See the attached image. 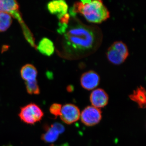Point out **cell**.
<instances>
[{
  "label": "cell",
  "instance_id": "cell-1",
  "mask_svg": "<svg viewBox=\"0 0 146 146\" xmlns=\"http://www.w3.org/2000/svg\"><path fill=\"white\" fill-rule=\"evenodd\" d=\"M65 48L69 52L80 53L94 48L96 36L90 27L78 25L72 27L65 33Z\"/></svg>",
  "mask_w": 146,
  "mask_h": 146
},
{
  "label": "cell",
  "instance_id": "cell-2",
  "mask_svg": "<svg viewBox=\"0 0 146 146\" xmlns=\"http://www.w3.org/2000/svg\"><path fill=\"white\" fill-rule=\"evenodd\" d=\"M71 14H82L88 22L101 23L110 17V13L106 7L100 0H84L75 3Z\"/></svg>",
  "mask_w": 146,
  "mask_h": 146
},
{
  "label": "cell",
  "instance_id": "cell-3",
  "mask_svg": "<svg viewBox=\"0 0 146 146\" xmlns=\"http://www.w3.org/2000/svg\"><path fill=\"white\" fill-rule=\"evenodd\" d=\"M129 55L127 47L121 41L114 42L108 48L107 52L108 59L112 64L119 65L123 63Z\"/></svg>",
  "mask_w": 146,
  "mask_h": 146
},
{
  "label": "cell",
  "instance_id": "cell-4",
  "mask_svg": "<svg viewBox=\"0 0 146 146\" xmlns=\"http://www.w3.org/2000/svg\"><path fill=\"white\" fill-rule=\"evenodd\" d=\"M44 115L42 110L37 105L31 103L21 108L19 116L24 123L33 125L41 121Z\"/></svg>",
  "mask_w": 146,
  "mask_h": 146
},
{
  "label": "cell",
  "instance_id": "cell-5",
  "mask_svg": "<svg viewBox=\"0 0 146 146\" xmlns=\"http://www.w3.org/2000/svg\"><path fill=\"white\" fill-rule=\"evenodd\" d=\"M82 122L87 126H93L102 119V112L99 108L89 106L84 108L80 114Z\"/></svg>",
  "mask_w": 146,
  "mask_h": 146
},
{
  "label": "cell",
  "instance_id": "cell-6",
  "mask_svg": "<svg viewBox=\"0 0 146 146\" xmlns=\"http://www.w3.org/2000/svg\"><path fill=\"white\" fill-rule=\"evenodd\" d=\"M80 112L77 106L73 104H66L62 107L60 118L67 124H71L78 121Z\"/></svg>",
  "mask_w": 146,
  "mask_h": 146
},
{
  "label": "cell",
  "instance_id": "cell-7",
  "mask_svg": "<svg viewBox=\"0 0 146 146\" xmlns=\"http://www.w3.org/2000/svg\"><path fill=\"white\" fill-rule=\"evenodd\" d=\"M100 77L95 71H89L82 74L80 78V83L84 89L93 90L99 84Z\"/></svg>",
  "mask_w": 146,
  "mask_h": 146
},
{
  "label": "cell",
  "instance_id": "cell-8",
  "mask_svg": "<svg viewBox=\"0 0 146 146\" xmlns=\"http://www.w3.org/2000/svg\"><path fill=\"white\" fill-rule=\"evenodd\" d=\"M109 97L106 91L102 89H97L92 91L90 100L92 106L97 108L105 107L108 103Z\"/></svg>",
  "mask_w": 146,
  "mask_h": 146
},
{
  "label": "cell",
  "instance_id": "cell-9",
  "mask_svg": "<svg viewBox=\"0 0 146 146\" xmlns=\"http://www.w3.org/2000/svg\"><path fill=\"white\" fill-rule=\"evenodd\" d=\"M47 9L50 13L56 14L58 18L68 13V6L65 1H53L48 3Z\"/></svg>",
  "mask_w": 146,
  "mask_h": 146
},
{
  "label": "cell",
  "instance_id": "cell-10",
  "mask_svg": "<svg viewBox=\"0 0 146 146\" xmlns=\"http://www.w3.org/2000/svg\"><path fill=\"white\" fill-rule=\"evenodd\" d=\"M146 94L145 89L141 86L133 91V94L129 96V98L136 102L140 108L143 109L146 107Z\"/></svg>",
  "mask_w": 146,
  "mask_h": 146
},
{
  "label": "cell",
  "instance_id": "cell-11",
  "mask_svg": "<svg viewBox=\"0 0 146 146\" xmlns=\"http://www.w3.org/2000/svg\"><path fill=\"white\" fill-rule=\"evenodd\" d=\"M54 46L51 40L46 37L42 38L38 44L37 49L42 54L50 56L54 52Z\"/></svg>",
  "mask_w": 146,
  "mask_h": 146
},
{
  "label": "cell",
  "instance_id": "cell-12",
  "mask_svg": "<svg viewBox=\"0 0 146 146\" xmlns=\"http://www.w3.org/2000/svg\"><path fill=\"white\" fill-rule=\"evenodd\" d=\"M21 74L22 78L26 82L36 80L37 71L34 65L26 64L21 68Z\"/></svg>",
  "mask_w": 146,
  "mask_h": 146
},
{
  "label": "cell",
  "instance_id": "cell-13",
  "mask_svg": "<svg viewBox=\"0 0 146 146\" xmlns=\"http://www.w3.org/2000/svg\"><path fill=\"white\" fill-rule=\"evenodd\" d=\"M45 133L42 134L41 139L46 143H52L56 141L59 133L52 126L45 125L44 126Z\"/></svg>",
  "mask_w": 146,
  "mask_h": 146
},
{
  "label": "cell",
  "instance_id": "cell-14",
  "mask_svg": "<svg viewBox=\"0 0 146 146\" xmlns=\"http://www.w3.org/2000/svg\"><path fill=\"white\" fill-rule=\"evenodd\" d=\"M19 5L18 2L14 0H0V12L10 13L18 11Z\"/></svg>",
  "mask_w": 146,
  "mask_h": 146
},
{
  "label": "cell",
  "instance_id": "cell-15",
  "mask_svg": "<svg viewBox=\"0 0 146 146\" xmlns=\"http://www.w3.org/2000/svg\"><path fill=\"white\" fill-rule=\"evenodd\" d=\"M12 23V16L7 12H0V32L5 31Z\"/></svg>",
  "mask_w": 146,
  "mask_h": 146
},
{
  "label": "cell",
  "instance_id": "cell-16",
  "mask_svg": "<svg viewBox=\"0 0 146 146\" xmlns=\"http://www.w3.org/2000/svg\"><path fill=\"white\" fill-rule=\"evenodd\" d=\"M27 91L29 94L38 95L40 94V89L37 83V80H33L29 82H26Z\"/></svg>",
  "mask_w": 146,
  "mask_h": 146
},
{
  "label": "cell",
  "instance_id": "cell-17",
  "mask_svg": "<svg viewBox=\"0 0 146 146\" xmlns=\"http://www.w3.org/2000/svg\"><path fill=\"white\" fill-rule=\"evenodd\" d=\"M62 105L59 104L54 103L51 106L50 108V112L55 117L60 116L61 114Z\"/></svg>",
  "mask_w": 146,
  "mask_h": 146
},
{
  "label": "cell",
  "instance_id": "cell-18",
  "mask_svg": "<svg viewBox=\"0 0 146 146\" xmlns=\"http://www.w3.org/2000/svg\"><path fill=\"white\" fill-rule=\"evenodd\" d=\"M51 125L57 131L59 134L63 133L65 131V127L62 124L59 123H55Z\"/></svg>",
  "mask_w": 146,
  "mask_h": 146
},
{
  "label": "cell",
  "instance_id": "cell-19",
  "mask_svg": "<svg viewBox=\"0 0 146 146\" xmlns=\"http://www.w3.org/2000/svg\"><path fill=\"white\" fill-rule=\"evenodd\" d=\"M58 19L60 21V24L67 25L69 23V20H70V15L67 13L61 16L60 18H58Z\"/></svg>",
  "mask_w": 146,
  "mask_h": 146
},
{
  "label": "cell",
  "instance_id": "cell-20",
  "mask_svg": "<svg viewBox=\"0 0 146 146\" xmlns=\"http://www.w3.org/2000/svg\"><path fill=\"white\" fill-rule=\"evenodd\" d=\"M73 90H74V87L71 85L67 87V91L68 92H72V91H73Z\"/></svg>",
  "mask_w": 146,
  "mask_h": 146
},
{
  "label": "cell",
  "instance_id": "cell-21",
  "mask_svg": "<svg viewBox=\"0 0 146 146\" xmlns=\"http://www.w3.org/2000/svg\"><path fill=\"white\" fill-rule=\"evenodd\" d=\"M50 146H55L54 145H51ZM69 146V145H68V143H66V144H63V145H61V146Z\"/></svg>",
  "mask_w": 146,
  "mask_h": 146
}]
</instances>
